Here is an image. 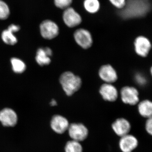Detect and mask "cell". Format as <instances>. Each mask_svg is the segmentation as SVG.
<instances>
[{
  "label": "cell",
  "instance_id": "6da1fadb",
  "mask_svg": "<svg viewBox=\"0 0 152 152\" xmlns=\"http://www.w3.org/2000/svg\"><path fill=\"white\" fill-rule=\"evenodd\" d=\"M150 6L144 0H126L124 7L120 10V16L125 19L144 16L149 10Z\"/></svg>",
  "mask_w": 152,
  "mask_h": 152
},
{
  "label": "cell",
  "instance_id": "7a4b0ae2",
  "mask_svg": "<svg viewBox=\"0 0 152 152\" xmlns=\"http://www.w3.org/2000/svg\"><path fill=\"white\" fill-rule=\"evenodd\" d=\"M60 82L66 94L71 96L78 91L82 85L81 79L70 72H66L61 75Z\"/></svg>",
  "mask_w": 152,
  "mask_h": 152
},
{
  "label": "cell",
  "instance_id": "3957f363",
  "mask_svg": "<svg viewBox=\"0 0 152 152\" xmlns=\"http://www.w3.org/2000/svg\"><path fill=\"white\" fill-rule=\"evenodd\" d=\"M39 29L42 37L48 40L54 39L59 33L58 26L55 22L50 20L42 22L40 25Z\"/></svg>",
  "mask_w": 152,
  "mask_h": 152
},
{
  "label": "cell",
  "instance_id": "277c9868",
  "mask_svg": "<svg viewBox=\"0 0 152 152\" xmlns=\"http://www.w3.org/2000/svg\"><path fill=\"white\" fill-rule=\"evenodd\" d=\"M67 131L72 140L80 142L84 141L88 135V128L81 123L70 124Z\"/></svg>",
  "mask_w": 152,
  "mask_h": 152
},
{
  "label": "cell",
  "instance_id": "5b68a950",
  "mask_svg": "<svg viewBox=\"0 0 152 152\" xmlns=\"http://www.w3.org/2000/svg\"><path fill=\"white\" fill-rule=\"evenodd\" d=\"M136 53L142 58H146L152 48V44L149 39L143 36L137 37L134 42Z\"/></svg>",
  "mask_w": 152,
  "mask_h": 152
},
{
  "label": "cell",
  "instance_id": "8992f818",
  "mask_svg": "<svg viewBox=\"0 0 152 152\" xmlns=\"http://www.w3.org/2000/svg\"><path fill=\"white\" fill-rule=\"evenodd\" d=\"M121 98L123 102L130 105H135L140 102L138 90L132 86L123 87L121 91Z\"/></svg>",
  "mask_w": 152,
  "mask_h": 152
},
{
  "label": "cell",
  "instance_id": "52a82bcc",
  "mask_svg": "<svg viewBox=\"0 0 152 152\" xmlns=\"http://www.w3.org/2000/svg\"><path fill=\"white\" fill-rule=\"evenodd\" d=\"M74 36L77 43L83 48H89L92 45V37L88 30L84 28L78 29L75 31Z\"/></svg>",
  "mask_w": 152,
  "mask_h": 152
},
{
  "label": "cell",
  "instance_id": "ba28073f",
  "mask_svg": "<svg viewBox=\"0 0 152 152\" xmlns=\"http://www.w3.org/2000/svg\"><path fill=\"white\" fill-rule=\"evenodd\" d=\"M64 23L68 27L74 28L79 26L82 23V19L80 15L73 8L65 9L63 14Z\"/></svg>",
  "mask_w": 152,
  "mask_h": 152
},
{
  "label": "cell",
  "instance_id": "9c48e42d",
  "mask_svg": "<svg viewBox=\"0 0 152 152\" xmlns=\"http://www.w3.org/2000/svg\"><path fill=\"white\" fill-rule=\"evenodd\" d=\"M18 121V115L13 109L5 108L0 111V122L4 126H15Z\"/></svg>",
  "mask_w": 152,
  "mask_h": 152
},
{
  "label": "cell",
  "instance_id": "30bf717a",
  "mask_svg": "<svg viewBox=\"0 0 152 152\" xmlns=\"http://www.w3.org/2000/svg\"><path fill=\"white\" fill-rule=\"evenodd\" d=\"M69 125L68 120L61 115H55L51 120L50 126L52 129L59 134L67 131Z\"/></svg>",
  "mask_w": 152,
  "mask_h": 152
},
{
  "label": "cell",
  "instance_id": "8fae6325",
  "mask_svg": "<svg viewBox=\"0 0 152 152\" xmlns=\"http://www.w3.org/2000/svg\"><path fill=\"white\" fill-rule=\"evenodd\" d=\"M138 145L137 138L129 134L121 137L119 142L120 150L122 152H132Z\"/></svg>",
  "mask_w": 152,
  "mask_h": 152
},
{
  "label": "cell",
  "instance_id": "7c38bea8",
  "mask_svg": "<svg viewBox=\"0 0 152 152\" xmlns=\"http://www.w3.org/2000/svg\"><path fill=\"white\" fill-rule=\"evenodd\" d=\"M112 127L115 134L121 137L129 134L132 126L127 120L124 118H119L113 123Z\"/></svg>",
  "mask_w": 152,
  "mask_h": 152
},
{
  "label": "cell",
  "instance_id": "4fadbf2b",
  "mask_svg": "<svg viewBox=\"0 0 152 152\" xmlns=\"http://www.w3.org/2000/svg\"><path fill=\"white\" fill-rule=\"evenodd\" d=\"M52 55L53 52L50 48H39L36 52V62L41 66L48 65L51 61L50 58Z\"/></svg>",
  "mask_w": 152,
  "mask_h": 152
},
{
  "label": "cell",
  "instance_id": "5bb4252c",
  "mask_svg": "<svg viewBox=\"0 0 152 152\" xmlns=\"http://www.w3.org/2000/svg\"><path fill=\"white\" fill-rule=\"evenodd\" d=\"M99 74L100 77L107 83H114L118 79L116 72L110 65L102 66L99 70Z\"/></svg>",
  "mask_w": 152,
  "mask_h": 152
},
{
  "label": "cell",
  "instance_id": "9a60e30c",
  "mask_svg": "<svg viewBox=\"0 0 152 152\" xmlns=\"http://www.w3.org/2000/svg\"><path fill=\"white\" fill-rule=\"evenodd\" d=\"M99 92L105 100L114 102L118 98V93L115 87L110 83L104 84L101 86Z\"/></svg>",
  "mask_w": 152,
  "mask_h": 152
},
{
  "label": "cell",
  "instance_id": "2e32d148",
  "mask_svg": "<svg viewBox=\"0 0 152 152\" xmlns=\"http://www.w3.org/2000/svg\"><path fill=\"white\" fill-rule=\"evenodd\" d=\"M138 111L139 114L145 118L152 117V101L144 99L137 104Z\"/></svg>",
  "mask_w": 152,
  "mask_h": 152
},
{
  "label": "cell",
  "instance_id": "e0dca14e",
  "mask_svg": "<svg viewBox=\"0 0 152 152\" xmlns=\"http://www.w3.org/2000/svg\"><path fill=\"white\" fill-rule=\"evenodd\" d=\"M2 40L9 45L13 46L17 44L18 39L15 36V33L9 28L4 30L1 34Z\"/></svg>",
  "mask_w": 152,
  "mask_h": 152
},
{
  "label": "cell",
  "instance_id": "ac0fdd59",
  "mask_svg": "<svg viewBox=\"0 0 152 152\" xmlns=\"http://www.w3.org/2000/svg\"><path fill=\"white\" fill-rule=\"evenodd\" d=\"M10 63L12 69L14 73L21 74L24 72L26 69V65L23 61L16 57L11 58Z\"/></svg>",
  "mask_w": 152,
  "mask_h": 152
},
{
  "label": "cell",
  "instance_id": "d6986e66",
  "mask_svg": "<svg viewBox=\"0 0 152 152\" xmlns=\"http://www.w3.org/2000/svg\"><path fill=\"white\" fill-rule=\"evenodd\" d=\"M83 6L85 10L90 14L96 13L100 8L99 0H84Z\"/></svg>",
  "mask_w": 152,
  "mask_h": 152
},
{
  "label": "cell",
  "instance_id": "ffe728a7",
  "mask_svg": "<svg viewBox=\"0 0 152 152\" xmlns=\"http://www.w3.org/2000/svg\"><path fill=\"white\" fill-rule=\"evenodd\" d=\"M65 152H83V148L80 142L71 140L67 142Z\"/></svg>",
  "mask_w": 152,
  "mask_h": 152
},
{
  "label": "cell",
  "instance_id": "44dd1931",
  "mask_svg": "<svg viewBox=\"0 0 152 152\" xmlns=\"http://www.w3.org/2000/svg\"><path fill=\"white\" fill-rule=\"evenodd\" d=\"M10 11L7 4L0 0V20H5L10 16Z\"/></svg>",
  "mask_w": 152,
  "mask_h": 152
},
{
  "label": "cell",
  "instance_id": "7402d4cb",
  "mask_svg": "<svg viewBox=\"0 0 152 152\" xmlns=\"http://www.w3.org/2000/svg\"><path fill=\"white\" fill-rule=\"evenodd\" d=\"M73 0H54L55 6L61 9H65L69 7Z\"/></svg>",
  "mask_w": 152,
  "mask_h": 152
},
{
  "label": "cell",
  "instance_id": "603a6c76",
  "mask_svg": "<svg viewBox=\"0 0 152 152\" xmlns=\"http://www.w3.org/2000/svg\"><path fill=\"white\" fill-rule=\"evenodd\" d=\"M114 7L119 10H122L126 5V0H109Z\"/></svg>",
  "mask_w": 152,
  "mask_h": 152
},
{
  "label": "cell",
  "instance_id": "cb8c5ba5",
  "mask_svg": "<svg viewBox=\"0 0 152 152\" xmlns=\"http://www.w3.org/2000/svg\"><path fill=\"white\" fill-rule=\"evenodd\" d=\"M135 79L137 83L140 86H144L146 84L147 82L145 76L141 73L136 74L135 76Z\"/></svg>",
  "mask_w": 152,
  "mask_h": 152
},
{
  "label": "cell",
  "instance_id": "d4e9b609",
  "mask_svg": "<svg viewBox=\"0 0 152 152\" xmlns=\"http://www.w3.org/2000/svg\"><path fill=\"white\" fill-rule=\"evenodd\" d=\"M145 129L147 133L152 136V117L147 119L145 124Z\"/></svg>",
  "mask_w": 152,
  "mask_h": 152
},
{
  "label": "cell",
  "instance_id": "484cf974",
  "mask_svg": "<svg viewBox=\"0 0 152 152\" xmlns=\"http://www.w3.org/2000/svg\"><path fill=\"white\" fill-rule=\"evenodd\" d=\"M8 28L11 30V31H13L14 33H15L20 31V26H18V25L12 24L9 26Z\"/></svg>",
  "mask_w": 152,
  "mask_h": 152
},
{
  "label": "cell",
  "instance_id": "4316f807",
  "mask_svg": "<svg viewBox=\"0 0 152 152\" xmlns=\"http://www.w3.org/2000/svg\"><path fill=\"white\" fill-rule=\"evenodd\" d=\"M56 101L55 100V99L52 100L51 101L50 103V105L51 106H55L57 105Z\"/></svg>",
  "mask_w": 152,
  "mask_h": 152
},
{
  "label": "cell",
  "instance_id": "83f0119b",
  "mask_svg": "<svg viewBox=\"0 0 152 152\" xmlns=\"http://www.w3.org/2000/svg\"><path fill=\"white\" fill-rule=\"evenodd\" d=\"M150 74H151V76L152 77V65L151 66V68H150Z\"/></svg>",
  "mask_w": 152,
  "mask_h": 152
}]
</instances>
